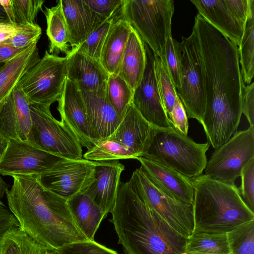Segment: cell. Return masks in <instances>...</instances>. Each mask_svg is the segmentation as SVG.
Instances as JSON below:
<instances>
[{"label": "cell", "mask_w": 254, "mask_h": 254, "mask_svg": "<svg viewBox=\"0 0 254 254\" xmlns=\"http://www.w3.org/2000/svg\"><path fill=\"white\" fill-rule=\"evenodd\" d=\"M170 121L175 130L183 135H187L189 129L188 118L178 96L171 112Z\"/></svg>", "instance_id": "43"}, {"label": "cell", "mask_w": 254, "mask_h": 254, "mask_svg": "<svg viewBox=\"0 0 254 254\" xmlns=\"http://www.w3.org/2000/svg\"><path fill=\"white\" fill-rule=\"evenodd\" d=\"M7 142V140L0 135V158L6 149Z\"/></svg>", "instance_id": "51"}, {"label": "cell", "mask_w": 254, "mask_h": 254, "mask_svg": "<svg viewBox=\"0 0 254 254\" xmlns=\"http://www.w3.org/2000/svg\"><path fill=\"white\" fill-rule=\"evenodd\" d=\"M254 157V127L236 131L215 149L207 162L205 175L223 183L235 185L244 166Z\"/></svg>", "instance_id": "11"}, {"label": "cell", "mask_w": 254, "mask_h": 254, "mask_svg": "<svg viewBox=\"0 0 254 254\" xmlns=\"http://www.w3.org/2000/svg\"><path fill=\"white\" fill-rule=\"evenodd\" d=\"M40 59L34 44L0 66V112L22 76Z\"/></svg>", "instance_id": "23"}, {"label": "cell", "mask_w": 254, "mask_h": 254, "mask_svg": "<svg viewBox=\"0 0 254 254\" xmlns=\"http://www.w3.org/2000/svg\"><path fill=\"white\" fill-rule=\"evenodd\" d=\"M16 32L11 37L0 42L17 48H26L37 44L42 34L41 28L37 24L20 25L15 23Z\"/></svg>", "instance_id": "39"}, {"label": "cell", "mask_w": 254, "mask_h": 254, "mask_svg": "<svg viewBox=\"0 0 254 254\" xmlns=\"http://www.w3.org/2000/svg\"><path fill=\"white\" fill-rule=\"evenodd\" d=\"M9 23H11V22H10V20L6 13H5L2 7L0 5V24Z\"/></svg>", "instance_id": "48"}, {"label": "cell", "mask_w": 254, "mask_h": 254, "mask_svg": "<svg viewBox=\"0 0 254 254\" xmlns=\"http://www.w3.org/2000/svg\"><path fill=\"white\" fill-rule=\"evenodd\" d=\"M19 227L17 219L5 206L0 205V238L9 229Z\"/></svg>", "instance_id": "45"}, {"label": "cell", "mask_w": 254, "mask_h": 254, "mask_svg": "<svg viewBox=\"0 0 254 254\" xmlns=\"http://www.w3.org/2000/svg\"><path fill=\"white\" fill-rule=\"evenodd\" d=\"M209 23L238 46L244 25L234 15L226 0H191Z\"/></svg>", "instance_id": "22"}, {"label": "cell", "mask_w": 254, "mask_h": 254, "mask_svg": "<svg viewBox=\"0 0 254 254\" xmlns=\"http://www.w3.org/2000/svg\"><path fill=\"white\" fill-rule=\"evenodd\" d=\"M98 23L114 20L122 15L124 0H85Z\"/></svg>", "instance_id": "37"}, {"label": "cell", "mask_w": 254, "mask_h": 254, "mask_svg": "<svg viewBox=\"0 0 254 254\" xmlns=\"http://www.w3.org/2000/svg\"><path fill=\"white\" fill-rule=\"evenodd\" d=\"M43 11L46 18V34L50 42L49 53L56 55L60 53L67 54L70 50V37L61 0L57 1L54 6L45 7Z\"/></svg>", "instance_id": "28"}, {"label": "cell", "mask_w": 254, "mask_h": 254, "mask_svg": "<svg viewBox=\"0 0 254 254\" xmlns=\"http://www.w3.org/2000/svg\"><path fill=\"white\" fill-rule=\"evenodd\" d=\"M154 67L159 92L163 106L170 120L171 112L178 96L165 63L154 55Z\"/></svg>", "instance_id": "34"}, {"label": "cell", "mask_w": 254, "mask_h": 254, "mask_svg": "<svg viewBox=\"0 0 254 254\" xmlns=\"http://www.w3.org/2000/svg\"><path fill=\"white\" fill-rule=\"evenodd\" d=\"M182 254H188V253H183Z\"/></svg>", "instance_id": "55"}, {"label": "cell", "mask_w": 254, "mask_h": 254, "mask_svg": "<svg viewBox=\"0 0 254 254\" xmlns=\"http://www.w3.org/2000/svg\"><path fill=\"white\" fill-rule=\"evenodd\" d=\"M5 193L19 227L46 250L88 240L76 224L67 200L47 190L38 175H14Z\"/></svg>", "instance_id": "2"}, {"label": "cell", "mask_w": 254, "mask_h": 254, "mask_svg": "<svg viewBox=\"0 0 254 254\" xmlns=\"http://www.w3.org/2000/svg\"><path fill=\"white\" fill-rule=\"evenodd\" d=\"M240 176L241 184L239 190L241 196L247 206L254 212V157L244 166Z\"/></svg>", "instance_id": "42"}, {"label": "cell", "mask_w": 254, "mask_h": 254, "mask_svg": "<svg viewBox=\"0 0 254 254\" xmlns=\"http://www.w3.org/2000/svg\"><path fill=\"white\" fill-rule=\"evenodd\" d=\"M66 58L46 51L43 57L22 76L16 86L29 105L51 106L62 94L66 78Z\"/></svg>", "instance_id": "9"}, {"label": "cell", "mask_w": 254, "mask_h": 254, "mask_svg": "<svg viewBox=\"0 0 254 254\" xmlns=\"http://www.w3.org/2000/svg\"><path fill=\"white\" fill-rule=\"evenodd\" d=\"M0 254H2L1 252V251H0Z\"/></svg>", "instance_id": "56"}, {"label": "cell", "mask_w": 254, "mask_h": 254, "mask_svg": "<svg viewBox=\"0 0 254 254\" xmlns=\"http://www.w3.org/2000/svg\"><path fill=\"white\" fill-rule=\"evenodd\" d=\"M84 159L90 161H107L122 159H135L126 147L107 138L100 140L84 154Z\"/></svg>", "instance_id": "33"}, {"label": "cell", "mask_w": 254, "mask_h": 254, "mask_svg": "<svg viewBox=\"0 0 254 254\" xmlns=\"http://www.w3.org/2000/svg\"><path fill=\"white\" fill-rule=\"evenodd\" d=\"M210 143H198L175 128L159 129L143 157L189 178L202 174Z\"/></svg>", "instance_id": "5"}, {"label": "cell", "mask_w": 254, "mask_h": 254, "mask_svg": "<svg viewBox=\"0 0 254 254\" xmlns=\"http://www.w3.org/2000/svg\"><path fill=\"white\" fill-rule=\"evenodd\" d=\"M159 129L147 122L131 104L117 128L106 138L127 148L136 159L146 153Z\"/></svg>", "instance_id": "16"}, {"label": "cell", "mask_w": 254, "mask_h": 254, "mask_svg": "<svg viewBox=\"0 0 254 254\" xmlns=\"http://www.w3.org/2000/svg\"><path fill=\"white\" fill-rule=\"evenodd\" d=\"M2 254H45L46 249L20 227L9 229L0 238Z\"/></svg>", "instance_id": "31"}, {"label": "cell", "mask_w": 254, "mask_h": 254, "mask_svg": "<svg viewBox=\"0 0 254 254\" xmlns=\"http://www.w3.org/2000/svg\"><path fill=\"white\" fill-rule=\"evenodd\" d=\"M132 27L123 15L115 19L104 42L100 62L108 74H118Z\"/></svg>", "instance_id": "25"}, {"label": "cell", "mask_w": 254, "mask_h": 254, "mask_svg": "<svg viewBox=\"0 0 254 254\" xmlns=\"http://www.w3.org/2000/svg\"><path fill=\"white\" fill-rule=\"evenodd\" d=\"M26 48H17L0 43V64H3L11 60Z\"/></svg>", "instance_id": "46"}, {"label": "cell", "mask_w": 254, "mask_h": 254, "mask_svg": "<svg viewBox=\"0 0 254 254\" xmlns=\"http://www.w3.org/2000/svg\"><path fill=\"white\" fill-rule=\"evenodd\" d=\"M146 64L144 43L132 27L124 52L118 75L134 90L142 79Z\"/></svg>", "instance_id": "26"}, {"label": "cell", "mask_w": 254, "mask_h": 254, "mask_svg": "<svg viewBox=\"0 0 254 254\" xmlns=\"http://www.w3.org/2000/svg\"><path fill=\"white\" fill-rule=\"evenodd\" d=\"M57 101L61 121L73 132L82 146L87 150L91 149L96 141L80 90L74 82L66 78Z\"/></svg>", "instance_id": "15"}, {"label": "cell", "mask_w": 254, "mask_h": 254, "mask_svg": "<svg viewBox=\"0 0 254 254\" xmlns=\"http://www.w3.org/2000/svg\"><path fill=\"white\" fill-rule=\"evenodd\" d=\"M178 42L172 37L167 39L164 59L165 63L172 82L176 89L181 86L180 63L177 49Z\"/></svg>", "instance_id": "40"}, {"label": "cell", "mask_w": 254, "mask_h": 254, "mask_svg": "<svg viewBox=\"0 0 254 254\" xmlns=\"http://www.w3.org/2000/svg\"><path fill=\"white\" fill-rule=\"evenodd\" d=\"M254 0H252L240 42L238 46L243 79L250 84L254 75Z\"/></svg>", "instance_id": "29"}, {"label": "cell", "mask_w": 254, "mask_h": 254, "mask_svg": "<svg viewBox=\"0 0 254 254\" xmlns=\"http://www.w3.org/2000/svg\"><path fill=\"white\" fill-rule=\"evenodd\" d=\"M144 47L145 67L140 84L133 91L132 104L151 125L161 129L174 128L168 117L159 92L154 67V53L145 43Z\"/></svg>", "instance_id": "13"}, {"label": "cell", "mask_w": 254, "mask_h": 254, "mask_svg": "<svg viewBox=\"0 0 254 254\" xmlns=\"http://www.w3.org/2000/svg\"><path fill=\"white\" fill-rule=\"evenodd\" d=\"M106 85L95 91H81L96 143L111 135L121 122L107 96Z\"/></svg>", "instance_id": "20"}, {"label": "cell", "mask_w": 254, "mask_h": 254, "mask_svg": "<svg viewBox=\"0 0 254 254\" xmlns=\"http://www.w3.org/2000/svg\"><path fill=\"white\" fill-rule=\"evenodd\" d=\"M231 254H254V220L227 233Z\"/></svg>", "instance_id": "35"}, {"label": "cell", "mask_w": 254, "mask_h": 254, "mask_svg": "<svg viewBox=\"0 0 254 254\" xmlns=\"http://www.w3.org/2000/svg\"><path fill=\"white\" fill-rule=\"evenodd\" d=\"M50 105H29L31 125L26 140L41 150L67 159L82 157V146L73 132L56 119Z\"/></svg>", "instance_id": "8"}, {"label": "cell", "mask_w": 254, "mask_h": 254, "mask_svg": "<svg viewBox=\"0 0 254 254\" xmlns=\"http://www.w3.org/2000/svg\"><path fill=\"white\" fill-rule=\"evenodd\" d=\"M180 63L181 86L177 90L188 118L196 119L201 125L206 107L203 69L196 30L193 27L188 37L177 43Z\"/></svg>", "instance_id": "7"}, {"label": "cell", "mask_w": 254, "mask_h": 254, "mask_svg": "<svg viewBox=\"0 0 254 254\" xmlns=\"http://www.w3.org/2000/svg\"><path fill=\"white\" fill-rule=\"evenodd\" d=\"M65 159L36 148L27 141L10 139L0 158L2 176L40 175Z\"/></svg>", "instance_id": "14"}, {"label": "cell", "mask_w": 254, "mask_h": 254, "mask_svg": "<svg viewBox=\"0 0 254 254\" xmlns=\"http://www.w3.org/2000/svg\"><path fill=\"white\" fill-rule=\"evenodd\" d=\"M61 2L69 34V44L71 49H75L99 24L85 0H61Z\"/></svg>", "instance_id": "24"}, {"label": "cell", "mask_w": 254, "mask_h": 254, "mask_svg": "<svg viewBox=\"0 0 254 254\" xmlns=\"http://www.w3.org/2000/svg\"><path fill=\"white\" fill-rule=\"evenodd\" d=\"M114 20H107L96 25L81 45L76 48L71 50L100 61L104 42Z\"/></svg>", "instance_id": "36"}, {"label": "cell", "mask_w": 254, "mask_h": 254, "mask_svg": "<svg viewBox=\"0 0 254 254\" xmlns=\"http://www.w3.org/2000/svg\"><path fill=\"white\" fill-rule=\"evenodd\" d=\"M128 185L143 202L175 231L188 238L193 232L192 204L177 200L156 187L140 168L133 172Z\"/></svg>", "instance_id": "10"}, {"label": "cell", "mask_w": 254, "mask_h": 254, "mask_svg": "<svg viewBox=\"0 0 254 254\" xmlns=\"http://www.w3.org/2000/svg\"><path fill=\"white\" fill-rule=\"evenodd\" d=\"M56 252L57 254H119L94 240H89L67 244Z\"/></svg>", "instance_id": "41"}, {"label": "cell", "mask_w": 254, "mask_h": 254, "mask_svg": "<svg viewBox=\"0 0 254 254\" xmlns=\"http://www.w3.org/2000/svg\"><path fill=\"white\" fill-rule=\"evenodd\" d=\"M0 205L5 206L1 200H0Z\"/></svg>", "instance_id": "53"}, {"label": "cell", "mask_w": 254, "mask_h": 254, "mask_svg": "<svg viewBox=\"0 0 254 254\" xmlns=\"http://www.w3.org/2000/svg\"><path fill=\"white\" fill-rule=\"evenodd\" d=\"M43 0H12L15 23L35 25L38 12L42 10Z\"/></svg>", "instance_id": "38"}, {"label": "cell", "mask_w": 254, "mask_h": 254, "mask_svg": "<svg viewBox=\"0 0 254 254\" xmlns=\"http://www.w3.org/2000/svg\"><path fill=\"white\" fill-rule=\"evenodd\" d=\"M193 27L203 69L206 107L202 125L208 142L215 149L237 131L245 84L237 45L199 14Z\"/></svg>", "instance_id": "1"}, {"label": "cell", "mask_w": 254, "mask_h": 254, "mask_svg": "<svg viewBox=\"0 0 254 254\" xmlns=\"http://www.w3.org/2000/svg\"><path fill=\"white\" fill-rule=\"evenodd\" d=\"M2 64H0V66L2 65Z\"/></svg>", "instance_id": "57"}, {"label": "cell", "mask_w": 254, "mask_h": 254, "mask_svg": "<svg viewBox=\"0 0 254 254\" xmlns=\"http://www.w3.org/2000/svg\"><path fill=\"white\" fill-rule=\"evenodd\" d=\"M77 227L87 239L93 241L102 221L107 216L101 208L84 193L67 201Z\"/></svg>", "instance_id": "27"}, {"label": "cell", "mask_w": 254, "mask_h": 254, "mask_svg": "<svg viewBox=\"0 0 254 254\" xmlns=\"http://www.w3.org/2000/svg\"><path fill=\"white\" fill-rule=\"evenodd\" d=\"M106 91L109 102L122 120L132 104L133 90L118 74H109Z\"/></svg>", "instance_id": "32"}, {"label": "cell", "mask_w": 254, "mask_h": 254, "mask_svg": "<svg viewBox=\"0 0 254 254\" xmlns=\"http://www.w3.org/2000/svg\"><path fill=\"white\" fill-rule=\"evenodd\" d=\"M15 30V24H0V32L2 31H14Z\"/></svg>", "instance_id": "50"}, {"label": "cell", "mask_w": 254, "mask_h": 254, "mask_svg": "<svg viewBox=\"0 0 254 254\" xmlns=\"http://www.w3.org/2000/svg\"><path fill=\"white\" fill-rule=\"evenodd\" d=\"M8 186L3 180L0 175V199L3 198L4 194L8 190Z\"/></svg>", "instance_id": "49"}, {"label": "cell", "mask_w": 254, "mask_h": 254, "mask_svg": "<svg viewBox=\"0 0 254 254\" xmlns=\"http://www.w3.org/2000/svg\"></svg>", "instance_id": "54"}, {"label": "cell", "mask_w": 254, "mask_h": 254, "mask_svg": "<svg viewBox=\"0 0 254 254\" xmlns=\"http://www.w3.org/2000/svg\"><path fill=\"white\" fill-rule=\"evenodd\" d=\"M31 125L29 104L21 89L16 86L0 112V135L7 141H26Z\"/></svg>", "instance_id": "18"}, {"label": "cell", "mask_w": 254, "mask_h": 254, "mask_svg": "<svg viewBox=\"0 0 254 254\" xmlns=\"http://www.w3.org/2000/svg\"><path fill=\"white\" fill-rule=\"evenodd\" d=\"M0 5L6 13L11 23L15 24L12 0H0Z\"/></svg>", "instance_id": "47"}, {"label": "cell", "mask_w": 254, "mask_h": 254, "mask_svg": "<svg viewBox=\"0 0 254 254\" xmlns=\"http://www.w3.org/2000/svg\"><path fill=\"white\" fill-rule=\"evenodd\" d=\"M45 254H57L55 251L46 250Z\"/></svg>", "instance_id": "52"}, {"label": "cell", "mask_w": 254, "mask_h": 254, "mask_svg": "<svg viewBox=\"0 0 254 254\" xmlns=\"http://www.w3.org/2000/svg\"><path fill=\"white\" fill-rule=\"evenodd\" d=\"M193 191V233H228L254 220L239 189L205 174L190 179Z\"/></svg>", "instance_id": "4"}, {"label": "cell", "mask_w": 254, "mask_h": 254, "mask_svg": "<svg viewBox=\"0 0 254 254\" xmlns=\"http://www.w3.org/2000/svg\"><path fill=\"white\" fill-rule=\"evenodd\" d=\"M174 12L172 0H124L122 15L154 54L163 60L167 40L172 37Z\"/></svg>", "instance_id": "6"}, {"label": "cell", "mask_w": 254, "mask_h": 254, "mask_svg": "<svg viewBox=\"0 0 254 254\" xmlns=\"http://www.w3.org/2000/svg\"><path fill=\"white\" fill-rule=\"evenodd\" d=\"M242 112L246 117L250 126L254 123V83L245 86L242 99Z\"/></svg>", "instance_id": "44"}, {"label": "cell", "mask_w": 254, "mask_h": 254, "mask_svg": "<svg viewBox=\"0 0 254 254\" xmlns=\"http://www.w3.org/2000/svg\"><path fill=\"white\" fill-rule=\"evenodd\" d=\"M113 224L126 254H182L187 238L143 202L127 183L120 182L113 208Z\"/></svg>", "instance_id": "3"}, {"label": "cell", "mask_w": 254, "mask_h": 254, "mask_svg": "<svg viewBox=\"0 0 254 254\" xmlns=\"http://www.w3.org/2000/svg\"><path fill=\"white\" fill-rule=\"evenodd\" d=\"M65 57L66 78L81 91H93L106 85L109 74L99 61L71 49Z\"/></svg>", "instance_id": "21"}, {"label": "cell", "mask_w": 254, "mask_h": 254, "mask_svg": "<svg viewBox=\"0 0 254 254\" xmlns=\"http://www.w3.org/2000/svg\"><path fill=\"white\" fill-rule=\"evenodd\" d=\"M125 166L118 160L95 161L94 181L84 194L107 216L115 203L120 177Z\"/></svg>", "instance_id": "19"}, {"label": "cell", "mask_w": 254, "mask_h": 254, "mask_svg": "<svg viewBox=\"0 0 254 254\" xmlns=\"http://www.w3.org/2000/svg\"><path fill=\"white\" fill-rule=\"evenodd\" d=\"M185 253L231 254L227 233H193L187 238Z\"/></svg>", "instance_id": "30"}, {"label": "cell", "mask_w": 254, "mask_h": 254, "mask_svg": "<svg viewBox=\"0 0 254 254\" xmlns=\"http://www.w3.org/2000/svg\"><path fill=\"white\" fill-rule=\"evenodd\" d=\"M140 168L149 181L170 197L192 204L194 191L190 179L155 162L137 157Z\"/></svg>", "instance_id": "17"}, {"label": "cell", "mask_w": 254, "mask_h": 254, "mask_svg": "<svg viewBox=\"0 0 254 254\" xmlns=\"http://www.w3.org/2000/svg\"><path fill=\"white\" fill-rule=\"evenodd\" d=\"M95 162L64 159L39 175L41 184L67 201L84 193L94 181Z\"/></svg>", "instance_id": "12"}]
</instances>
